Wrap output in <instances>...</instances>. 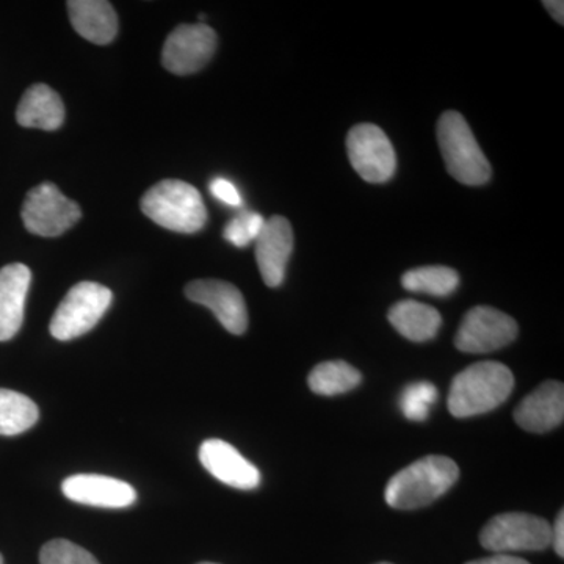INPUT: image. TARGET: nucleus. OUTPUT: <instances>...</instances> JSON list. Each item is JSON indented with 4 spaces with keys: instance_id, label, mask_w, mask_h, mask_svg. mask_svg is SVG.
Here are the masks:
<instances>
[{
    "instance_id": "7",
    "label": "nucleus",
    "mask_w": 564,
    "mask_h": 564,
    "mask_svg": "<svg viewBox=\"0 0 564 564\" xmlns=\"http://www.w3.org/2000/svg\"><path fill=\"white\" fill-rule=\"evenodd\" d=\"M22 221L29 232L41 237H57L80 220L79 204L66 198L51 182L36 185L25 196Z\"/></svg>"
},
{
    "instance_id": "23",
    "label": "nucleus",
    "mask_w": 564,
    "mask_h": 564,
    "mask_svg": "<svg viewBox=\"0 0 564 564\" xmlns=\"http://www.w3.org/2000/svg\"><path fill=\"white\" fill-rule=\"evenodd\" d=\"M437 400L436 386L429 381L408 384L400 395V410L408 421L425 422Z\"/></svg>"
},
{
    "instance_id": "28",
    "label": "nucleus",
    "mask_w": 564,
    "mask_h": 564,
    "mask_svg": "<svg viewBox=\"0 0 564 564\" xmlns=\"http://www.w3.org/2000/svg\"><path fill=\"white\" fill-rule=\"evenodd\" d=\"M466 564H530L525 560L518 558V556L507 554H496L488 556V558L474 560Z\"/></svg>"
},
{
    "instance_id": "12",
    "label": "nucleus",
    "mask_w": 564,
    "mask_h": 564,
    "mask_svg": "<svg viewBox=\"0 0 564 564\" xmlns=\"http://www.w3.org/2000/svg\"><path fill=\"white\" fill-rule=\"evenodd\" d=\"M199 462L207 473L232 488L250 491L261 485L258 467L225 441L207 440L203 443L199 447Z\"/></svg>"
},
{
    "instance_id": "31",
    "label": "nucleus",
    "mask_w": 564,
    "mask_h": 564,
    "mask_svg": "<svg viewBox=\"0 0 564 564\" xmlns=\"http://www.w3.org/2000/svg\"><path fill=\"white\" fill-rule=\"evenodd\" d=\"M199 564H215V563H199Z\"/></svg>"
},
{
    "instance_id": "14",
    "label": "nucleus",
    "mask_w": 564,
    "mask_h": 564,
    "mask_svg": "<svg viewBox=\"0 0 564 564\" xmlns=\"http://www.w3.org/2000/svg\"><path fill=\"white\" fill-rule=\"evenodd\" d=\"M62 491L73 502L98 508H128L137 500L131 485L106 475H73L63 481Z\"/></svg>"
},
{
    "instance_id": "22",
    "label": "nucleus",
    "mask_w": 564,
    "mask_h": 564,
    "mask_svg": "<svg viewBox=\"0 0 564 564\" xmlns=\"http://www.w3.org/2000/svg\"><path fill=\"white\" fill-rule=\"evenodd\" d=\"M403 288L410 292L426 293L433 296H447L459 285L458 273L451 267H419L403 274Z\"/></svg>"
},
{
    "instance_id": "25",
    "label": "nucleus",
    "mask_w": 564,
    "mask_h": 564,
    "mask_svg": "<svg viewBox=\"0 0 564 564\" xmlns=\"http://www.w3.org/2000/svg\"><path fill=\"white\" fill-rule=\"evenodd\" d=\"M41 564H99L98 560L80 545L66 540L44 544L40 552Z\"/></svg>"
},
{
    "instance_id": "21",
    "label": "nucleus",
    "mask_w": 564,
    "mask_h": 564,
    "mask_svg": "<svg viewBox=\"0 0 564 564\" xmlns=\"http://www.w3.org/2000/svg\"><path fill=\"white\" fill-rule=\"evenodd\" d=\"M40 419L39 406L20 392L0 389V434L17 436L31 430Z\"/></svg>"
},
{
    "instance_id": "29",
    "label": "nucleus",
    "mask_w": 564,
    "mask_h": 564,
    "mask_svg": "<svg viewBox=\"0 0 564 564\" xmlns=\"http://www.w3.org/2000/svg\"><path fill=\"white\" fill-rule=\"evenodd\" d=\"M544 7L558 24H564V3L562 0H547V2H544Z\"/></svg>"
},
{
    "instance_id": "16",
    "label": "nucleus",
    "mask_w": 564,
    "mask_h": 564,
    "mask_svg": "<svg viewBox=\"0 0 564 564\" xmlns=\"http://www.w3.org/2000/svg\"><path fill=\"white\" fill-rule=\"evenodd\" d=\"M31 281V269L24 263H10L0 270V343L20 333Z\"/></svg>"
},
{
    "instance_id": "2",
    "label": "nucleus",
    "mask_w": 564,
    "mask_h": 564,
    "mask_svg": "<svg viewBox=\"0 0 564 564\" xmlns=\"http://www.w3.org/2000/svg\"><path fill=\"white\" fill-rule=\"evenodd\" d=\"M513 388V373L503 364H473L452 381L448 411L458 419L489 413L510 397Z\"/></svg>"
},
{
    "instance_id": "10",
    "label": "nucleus",
    "mask_w": 564,
    "mask_h": 564,
    "mask_svg": "<svg viewBox=\"0 0 564 564\" xmlns=\"http://www.w3.org/2000/svg\"><path fill=\"white\" fill-rule=\"evenodd\" d=\"M217 50L214 29L203 24H182L170 33L162 52V65L177 76L198 73Z\"/></svg>"
},
{
    "instance_id": "26",
    "label": "nucleus",
    "mask_w": 564,
    "mask_h": 564,
    "mask_svg": "<svg viewBox=\"0 0 564 564\" xmlns=\"http://www.w3.org/2000/svg\"><path fill=\"white\" fill-rule=\"evenodd\" d=\"M210 193L228 206L240 207L243 204L242 195L237 191L236 185L231 181L223 180V177H217V180L210 182Z\"/></svg>"
},
{
    "instance_id": "18",
    "label": "nucleus",
    "mask_w": 564,
    "mask_h": 564,
    "mask_svg": "<svg viewBox=\"0 0 564 564\" xmlns=\"http://www.w3.org/2000/svg\"><path fill=\"white\" fill-rule=\"evenodd\" d=\"M22 128L57 131L65 121V106L57 91L44 84H35L22 96L17 110Z\"/></svg>"
},
{
    "instance_id": "30",
    "label": "nucleus",
    "mask_w": 564,
    "mask_h": 564,
    "mask_svg": "<svg viewBox=\"0 0 564 564\" xmlns=\"http://www.w3.org/2000/svg\"><path fill=\"white\" fill-rule=\"evenodd\" d=\"M0 564H3V556L0 555Z\"/></svg>"
},
{
    "instance_id": "20",
    "label": "nucleus",
    "mask_w": 564,
    "mask_h": 564,
    "mask_svg": "<svg viewBox=\"0 0 564 564\" xmlns=\"http://www.w3.org/2000/svg\"><path fill=\"white\" fill-rule=\"evenodd\" d=\"M361 373L345 361H326L315 366L307 378L311 391L317 395L334 397L347 393L361 384Z\"/></svg>"
},
{
    "instance_id": "1",
    "label": "nucleus",
    "mask_w": 564,
    "mask_h": 564,
    "mask_svg": "<svg viewBox=\"0 0 564 564\" xmlns=\"http://www.w3.org/2000/svg\"><path fill=\"white\" fill-rule=\"evenodd\" d=\"M459 478L458 464L447 456H425L393 475L384 499L395 510H417L444 496Z\"/></svg>"
},
{
    "instance_id": "5",
    "label": "nucleus",
    "mask_w": 564,
    "mask_h": 564,
    "mask_svg": "<svg viewBox=\"0 0 564 564\" xmlns=\"http://www.w3.org/2000/svg\"><path fill=\"white\" fill-rule=\"evenodd\" d=\"M113 293L98 282L74 285L51 322V334L57 340H73L91 332L109 310Z\"/></svg>"
},
{
    "instance_id": "9",
    "label": "nucleus",
    "mask_w": 564,
    "mask_h": 564,
    "mask_svg": "<svg viewBox=\"0 0 564 564\" xmlns=\"http://www.w3.org/2000/svg\"><path fill=\"white\" fill-rule=\"evenodd\" d=\"M518 323L513 317L489 306L473 307L464 315L455 345L459 351L491 352L513 343L518 337Z\"/></svg>"
},
{
    "instance_id": "6",
    "label": "nucleus",
    "mask_w": 564,
    "mask_h": 564,
    "mask_svg": "<svg viewBox=\"0 0 564 564\" xmlns=\"http://www.w3.org/2000/svg\"><path fill=\"white\" fill-rule=\"evenodd\" d=\"M552 525L529 513L496 516L484 527L480 543L496 554L544 551L551 545Z\"/></svg>"
},
{
    "instance_id": "8",
    "label": "nucleus",
    "mask_w": 564,
    "mask_h": 564,
    "mask_svg": "<svg viewBox=\"0 0 564 564\" xmlns=\"http://www.w3.org/2000/svg\"><path fill=\"white\" fill-rule=\"evenodd\" d=\"M347 150L355 172L370 184H383L395 173V151L378 126L369 122L355 126L348 132Z\"/></svg>"
},
{
    "instance_id": "19",
    "label": "nucleus",
    "mask_w": 564,
    "mask_h": 564,
    "mask_svg": "<svg viewBox=\"0 0 564 564\" xmlns=\"http://www.w3.org/2000/svg\"><path fill=\"white\" fill-rule=\"evenodd\" d=\"M388 318L397 332L413 343L432 340L443 325V317L434 307L414 300L393 304Z\"/></svg>"
},
{
    "instance_id": "24",
    "label": "nucleus",
    "mask_w": 564,
    "mask_h": 564,
    "mask_svg": "<svg viewBox=\"0 0 564 564\" xmlns=\"http://www.w3.org/2000/svg\"><path fill=\"white\" fill-rule=\"evenodd\" d=\"M265 220L258 212L243 210L226 225L223 236L237 248H247L256 242Z\"/></svg>"
},
{
    "instance_id": "4",
    "label": "nucleus",
    "mask_w": 564,
    "mask_h": 564,
    "mask_svg": "<svg viewBox=\"0 0 564 564\" xmlns=\"http://www.w3.org/2000/svg\"><path fill=\"white\" fill-rule=\"evenodd\" d=\"M437 141L445 166L456 181L475 187L491 180V165L462 113L445 111L437 122Z\"/></svg>"
},
{
    "instance_id": "15",
    "label": "nucleus",
    "mask_w": 564,
    "mask_h": 564,
    "mask_svg": "<svg viewBox=\"0 0 564 564\" xmlns=\"http://www.w3.org/2000/svg\"><path fill=\"white\" fill-rule=\"evenodd\" d=\"M564 419V386L545 381L529 393L514 411V421L530 433H547L562 425Z\"/></svg>"
},
{
    "instance_id": "11",
    "label": "nucleus",
    "mask_w": 564,
    "mask_h": 564,
    "mask_svg": "<svg viewBox=\"0 0 564 564\" xmlns=\"http://www.w3.org/2000/svg\"><path fill=\"white\" fill-rule=\"evenodd\" d=\"M185 295L191 302L210 310L229 333L240 336L247 332V304L236 285L218 280H198L187 284Z\"/></svg>"
},
{
    "instance_id": "17",
    "label": "nucleus",
    "mask_w": 564,
    "mask_h": 564,
    "mask_svg": "<svg viewBox=\"0 0 564 564\" xmlns=\"http://www.w3.org/2000/svg\"><path fill=\"white\" fill-rule=\"evenodd\" d=\"M70 24L85 40L109 44L118 33V18L106 0H69Z\"/></svg>"
},
{
    "instance_id": "32",
    "label": "nucleus",
    "mask_w": 564,
    "mask_h": 564,
    "mask_svg": "<svg viewBox=\"0 0 564 564\" xmlns=\"http://www.w3.org/2000/svg\"><path fill=\"white\" fill-rule=\"evenodd\" d=\"M378 564H392V563H378Z\"/></svg>"
},
{
    "instance_id": "27",
    "label": "nucleus",
    "mask_w": 564,
    "mask_h": 564,
    "mask_svg": "<svg viewBox=\"0 0 564 564\" xmlns=\"http://www.w3.org/2000/svg\"><path fill=\"white\" fill-rule=\"evenodd\" d=\"M556 555L564 556V511H560L556 516L555 524L552 525V541Z\"/></svg>"
},
{
    "instance_id": "13",
    "label": "nucleus",
    "mask_w": 564,
    "mask_h": 564,
    "mask_svg": "<svg viewBox=\"0 0 564 564\" xmlns=\"http://www.w3.org/2000/svg\"><path fill=\"white\" fill-rule=\"evenodd\" d=\"M256 261L261 270L262 280L269 288L282 284L293 251V231L291 223L284 217L265 220L261 234L256 239Z\"/></svg>"
},
{
    "instance_id": "3",
    "label": "nucleus",
    "mask_w": 564,
    "mask_h": 564,
    "mask_svg": "<svg viewBox=\"0 0 564 564\" xmlns=\"http://www.w3.org/2000/svg\"><path fill=\"white\" fill-rule=\"evenodd\" d=\"M141 210L162 228L182 234L202 231L207 210L202 193L188 182L161 181L144 193Z\"/></svg>"
}]
</instances>
